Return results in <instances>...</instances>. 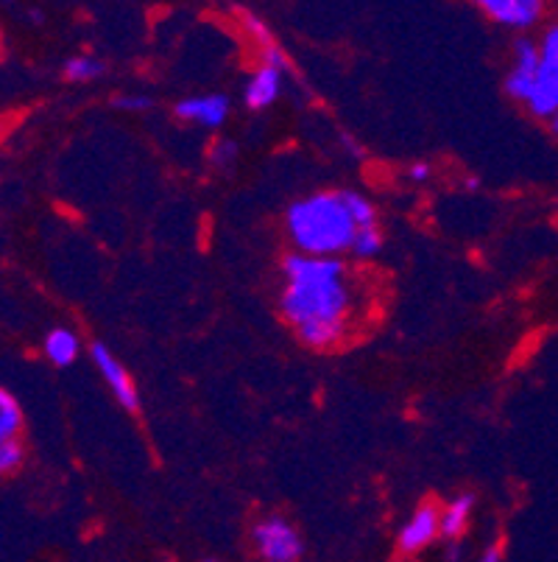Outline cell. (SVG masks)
<instances>
[{
  "label": "cell",
  "mask_w": 558,
  "mask_h": 562,
  "mask_svg": "<svg viewBox=\"0 0 558 562\" xmlns=\"http://www.w3.org/2000/svg\"><path fill=\"white\" fill-rule=\"evenodd\" d=\"M285 289L280 311L314 350L338 345L346 334L352 294L346 285V266L338 258L291 255L283 263Z\"/></svg>",
  "instance_id": "6da1fadb"
},
{
  "label": "cell",
  "mask_w": 558,
  "mask_h": 562,
  "mask_svg": "<svg viewBox=\"0 0 558 562\" xmlns=\"http://www.w3.org/2000/svg\"><path fill=\"white\" fill-rule=\"evenodd\" d=\"M291 241L299 247V255L314 258H338L341 252H352L357 224L350 213L344 191L314 193L299 199L285 213Z\"/></svg>",
  "instance_id": "7a4b0ae2"
},
{
  "label": "cell",
  "mask_w": 558,
  "mask_h": 562,
  "mask_svg": "<svg viewBox=\"0 0 558 562\" xmlns=\"http://www.w3.org/2000/svg\"><path fill=\"white\" fill-rule=\"evenodd\" d=\"M254 551L260 560L265 562H299L305 554V543H301L299 531L288 524L285 518H263L252 531Z\"/></svg>",
  "instance_id": "3957f363"
},
{
  "label": "cell",
  "mask_w": 558,
  "mask_h": 562,
  "mask_svg": "<svg viewBox=\"0 0 558 562\" xmlns=\"http://www.w3.org/2000/svg\"><path fill=\"white\" fill-rule=\"evenodd\" d=\"M542 63H545V59H542L539 43H534V40H516L514 65H511L509 76H505V93L514 101H520V104H525Z\"/></svg>",
  "instance_id": "277c9868"
},
{
  "label": "cell",
  "mask_w": 558,
  "mask_h": 562,
  "mask_svg": "<svg viewBox=\"0 0 558 562\" xmlns=\"http://www.w3.org/2000/svg\"><path fill=\"white\" fill-rule=\"evenodd\" d=\"M480 12L494 23L514 29V32H531L534 25L545 20L547 7L542 0H483Z\"/></svg>",
  "instance_id": "5b68a950"
},
{
  "label": "cell",
  "mask_w": 558,
  "mask_h": 562,
  "mask_svg": "<svg viewBox=\"0 0 558 562\" xmlns=\"http://www.w3.org/2000/svg\"><path fill=\"white\" fill-rule=\"evenodd\" d=\"M90 356L92 361H95V367H99L101 375H104V381L110 383L112 395L121 401V406L129 408V412H137V408H140V397H137L135 383H132V375L126 372V367L112 356L110 347H106L104 341H92Z\"/></svg>",
  "instance_id": "8992f818"
},
{
  "label": "cell",
  "mask_w": 558,
  "mask_h": 562,
  "mask_svg": "<svg viewBox=\"0 0 558 562\" xmlns=\"http://www.w3.org/2000/svg\"><path fill=\"white\" fill-rule=\"evenodd\" d=\"M439 535H442V513H439L436 507L424 504V507H419L417 513L411 515V520L399 529L397 546L402 554H419V551L428 549Z\"/></svg>",
  "instance_id": "52a82bcc"
},
{
  "label": "cell",
  "mask_w": 558,
  "mask_h": 562,
  "mask_svg": "<svg viewBox=\"0 0 558 562\" xmlns=\"http://www.w3.org/2000/svg\"><path fill=\"white\" fill-rule=\"evenodd\" d=\"M176 115L191 124H202L207 130H218L227 124L229 117V99L221 93L215 95H193L176 104Z\"/></svg>",
  "instance_id": "ba28073f"
},
{
  "label": "cell",
  "mask_w": 558,
  "mask_h": 562,
  "mask_svg": "<svg viewBox=\"0 0 558 562\" xmlns=\"http://www.w3.org/2000/svg\"><path fill=\"white\" fill-rule=\"evenodd\" d=\"M528 112H534L542 121H553L558 112V68L542 63L539 74H536L534 87H531V95L525 101Z\"/></svg>",
  "instance_id": "9c48e42d"
},
{
  "label": "cell",
  "mask_w": 558,
  "mask_h": 562,
  "mask_svg": "<svg viewBox=\"0 0 558 562\" xmlns=\"http://www.w3.org/2000/svg\"><path fill=\"white\" fill-rule=\"evenodd\" d=\"M280 90H283V70L263 65V68L249 79V85H246V106H249V110H265V106H271L280 99Z\"/></svg>",
  "instance_id": "30bf717a"
},
{
  "label": "cell",
  "mask_w": 558,
  "mask_h": 562,
  "mask_svg": "<svg viewBox=\"0 0 558 562\" xmlns=\"http://www.w3.org/2000/svg\"><path fill=\"white\" fill-rule=\"evenodd\" d=\"M45 356L50 359V364L56 367H70L79 359V339H76L73 330L68 328H54L45 339Z\"/></svg>",
  "instance_id": "8fae6325"
},
{
  "label": "cell",
  "mask_w": 558,
  "mask_h": 562,
  "mask_svg": "<svg viewBox=\"0 0 558 562\" xmlns=\"http://www.w3.org/2000/svg\"><path fill=\"white\" fill-rule=\"evenodd\" d=\"M475 509V495L472 493H464L449 504L447 509L442 513V538L447 540H458L464 535L469 524V515Z\"/></svg>",
  "instance_id": "7c38bea8"
},
{
  "label": "cell",
  "mask_w": 558,
  "mask_h": 562,
  "mask_svg": "<svg viewBox=\"0 0 558 562\" xmlns=\"http://www.w3.org/2000/svg\"><path fill=\"white\" fill-rule=\"evenodd\" d=\"M20 426H23V412L18 401L7 390H0V446L9 439H18Z\"/></svg>",
  "instance_id": "4fadbf2b"
},
{
  "label": "cell",
  "mask_w": 558,
  "mask_h": 562,
  "mask_svg": "<svg viewBox=\"0 0 558 562\" xmlns=\"http://www.w3.org/2000/svg\"><path fill=\"white\" fill-rule=\"evenodd\" d=\"M106 70L104 63H99V59H92V56H73V59H68L65 63V79L68 81H92L99 79L101 74Z\"/></svg>",
  "instance_id": "5bb4252c"
},
{
  "label": "cell",
  "mask_w": 558,
  "mask_h": 562,
  "mask_svg": "<svg viewBox=\"0 0 558 562\" xmlns=\"http://www.w3.org/2000/svg\"><path fill=\"white\" fill-rule=\"evenodd\" d=\"M383 252V233L380 227H363L357 229L355 244H352V255L363 260H372Z\"/></svg>",
  "instance_id": "9a60e30c"
},
{
  "label": "cell",
  "mask_w": 558,
  "mask_h": 562,
  "mask_svg": "<svg viewBox=\"0 0 558 562\" xmlns=\"http://www.w3.org/2000/svg\"><path fill=\"white\" fill-rule=\"evenodd\" d=\"M346 196V204H350V213L352 218H355L357 227H377V211L375 204L368 202L366 196H361V193L355 191H344Z\"/></svg>",
  "instance_id": "2e32d148"
},
{
  "label": "cell",
  "mask_w": 558,
  "mask_h": 562,
  "mask_svg": "<svg viewBox=\"0 0 558 562\" xmlns=\"http://www.w3.org/2000/svg\"><path fill=\"white\" fill-rule=\"evenodd\" d=\"M23 459H25V451L18 439H9V442H3V446H0V476H9V473H14V470L23 464Z\"/></svg>",
  "instance_id": "e0dca14e"
},
{
  "label": "cell",
  "mask_w": 558,
  "mask_h": 562,
  "mask_svg": "<svg viewBox=\"0 0 558 562\" xmlns=\"http://www.w3.org/2000/svg\"><path fill=\"white\" fill-rule=\"evenodd\" d=\"M539 50H542V59L553 68H558V18L550 20L545 25V32L539 37Z\"/></svg>",
  "instance_id": "ac0fdd59"
},
{
  "label": "cell",
  "mask_w": 558,
  "mask_h": 562,
  "mask_svg": "<svg viewBox=\"0 0 558 562\" xmlns=\"http://www.w3.org/2000/svg\"><path fill=\"white\" fill-rule=\"evenodd\" d=\"M235 157H238V146H235L232 140H218L213 149H209V162H213L215 168H229Z\"/></svg>",
  "instance_id": "d6986e66"
},
{
  "label": "cell",
  "mask_w": 558,
  "mask_h": 562,
  "mask_svg": "<svg viewBox=\"0 0 558 562\" xmlns=\"http://www.w3.org/2000/svg\"><path fill=\"white\" fill-rule=\"evenodd\" d=\"M246 29H249V32L254 34V40H258V43H263L265 48H271V45H274V37H271L269 25H265L260 18H252V14H246Z\"/></svg>",
  "instance_id": "ffe728a7"
},
{
  "label": "cell",
  "mask_w": 558,
  "mask_h": 562,
  "mask_svg": "<svg viewBox=\"0 0 558 562\" xmlns=\"http://www.w3.org/2000/svg\"><path fill=\"white\" fill-rule=\"evenodd\" d=\"M115 106L117 110H132V112H143L151 106V99L148 95H117L115 99Z\"/></svg>",
  "instance_id": "44dd1931"
},
{
  "label": "cell",
  "mask_w": 558,
  "mask_h": 562,
  "mask_svg": "<svg viewBox=\"0 0 558 562\" xmlns=\"http://www.w3.org/2000/svg\"><path fill=\"white\" fill-rule=\"evenodd\" d=\"M408 173H411V180L424 182L430 177V166H428V162H413L411 171H408Z\"/></svg>",
  "instance_id": "7402d4cb"
},
{
  "label": "cell",
  "mask_w": 558,
  "mask_h": 562,
  "mask_svg": "<svg viewBox=\"0 0 558 562\" xmlns=\"http://www.w3.org/2000/svg\"><path fill=\"white\" fill-rule=\"evenodd\" d=\"M478 562H503V549H500L498 543L489 546V549H486L483 554H480Z\"/></svg>",
  "instance_id": "603a6c76"
},
{
  "label": "cell",
  "mask_w": 558,
  "mask_h": 562,
  "mask_svg": "<svg viewBox=\"0 0 558 562\" xmlns=\"http://www.w3.org/2000/svg\"><path fill=\"white\" fill-rule=\"evenodd\" d=\"M444 562H460V549H458V546H453V549L447 551V557H444Z\"/></svg>",
  "instance_id": "cb8c5ba5"
},
{
  "label": "cell",
  "mask_w": 558,
  "mask_h": 562,
  "mask_svg": "<svg viewBox=\"0 0 558 562\" xmlns=\"http://www.w3.org/2000/svg\"><path fill=\"white\" fill-rule=\"evenodd\" d=\"M478 186H480V182L475 180V177H469V180H467V188H469V191H475V188H478Z\"/></svg>",
  "instance_id": "d4e9b609"
},
{
  "label": "cell",
  "mask_w": 558,
  "mask_h": 562,
  "mask_svg": "<svg viewBox=\"0 0 558 562\" xmlns=\"http://www.w3.org/2000/svg\"><path fill=\"white\" fill-rule=\"evenodd\" d=\"M550 130L558 135V112H556V117H553V121H550Z\"/></svg>",
  "instance_id": "484cf974"
},
{
  "label": "cell",
  "mask_w": 558,
  "mask_h": 562,
  "mask_svg": "<svg viewBox=\"0 0 558 562\" xmlns=\"http://www.w3.org/2000/svg\"><path fill=\"white\" fill-rule=\"evenodd\" d=\"M204 562H218V560H204Z\"/></svg>",
  "instance_id": "4316f807"
}]
</instances>
